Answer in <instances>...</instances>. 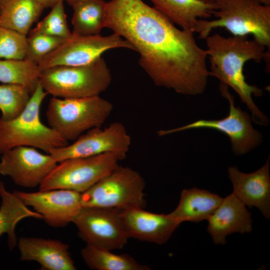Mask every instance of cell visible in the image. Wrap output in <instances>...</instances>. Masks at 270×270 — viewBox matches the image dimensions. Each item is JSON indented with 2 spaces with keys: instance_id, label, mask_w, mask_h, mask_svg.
I'll return each mask as SVG.
<instances>
[{
  "instance_id": "cell-16",
  "label": "cell",
  "mask_w": 270,
  "mask_h": 270,
  "mask_svg": "<svg viewBox=\"0 0 270 270\" xmlns=\"http://www.w3.org/2000/svg\"><path fill=\"white\" fill-rule=\"evenodd\" d=\"M269 158L256 171L244 173L236 166L228 168L232 194L246 206L257 208L263 216L270 218V176Z\"/></svg>"
},
{
  "instance_id": "cell-3",
  "label": "cell",
  "mask_w": 270,
  "mask_h": 270,
  "mask_svg": "<svg viewBox=\"0 0 270 270\" xmlns=\"http://www.w3.org/2000/svg\"><path fill=\"white\" fill-rule=\"evenodd\" d=\"M212 14L216 19H199L194 32L205 39L212 30L224 28L233 36L251 34L254 40L270 49V6L256 0H218Z\"/></svg>"
},
{
  "instance_id": "cell-21",
  "label": "cell",
  "mask_w": 270,
  "mask_h": 270,
  "mask_svg": "<svg viewBox=\"0 0 270 270\" xmlns=\"http://www.w3.org/2000/svg\"><path fill=\"white\" fill-rule=\"evenodd\" d=\"M0 237L3 234H7L8 246L12 250L17 245L15 232L16 224L25 218L42 219V216L28 208L14 192L7 190L4 183L0 180Z\"/></svg>"
},
{
  "instance_id": "cell-33",
  "label": "cell",
  "mask_w": 270,
  "mask_h": 270,
  "mask_svg": "<svg viewBox=\"0 0 270 270\" xmlns=\"http://www.w3.org/2000/svg\"><path fill=\"white\" fill-rule=\"evenodd\" d=\"M200 0L207 4L216 5V4L218 0Z\"/></svg>"
},
{
  "instance_id": "cell-34",
  "label": "cell",
  "mask_w": 270,
  "mask_h": 270,
  "mask_svg": "<svg viewBox=\"0 0 270 270\" xmlns=\"http://www.w3.org/2000/svg\"><path fill=\"white\" fill-rule=\"evenodd\" d=\"M4 0H0V7H1V5H2V2Z\"/></svg>"
},
{
  "instance_id": "cell-14",
  "label": "cell",
  "mask_w": 270,
  "mask_h": 270,
  "mask_svg": "<svg viewBox=\"0 0 270 270\" xmlns=\"http://www.w3.org/2000/svg\"><path fill=\"white\" fill-rule=\"evenodd\" d=\"M13 192L26 206L40 214L47 224L53 228H64L72 223L83 207L82 194L71 190Z\"/></svg>"
},
{
  "instance_id": "cell-5",
  "label": "cell",
  "mask_w": 270,
  "mask_h": 270,
  "mask_svg": "<svg viewBox=\"0 0 270 270\" xmlns=\"http://www.w3.org/2000/svg\"><path fill=\"white\" fill-rule=\"evenodd\" d=\"M110 70L101 56L80 66H60L42 71L40 82L48 94L60 98L90 97L104 92L112 82Z\"/></svg>"
},
{
  "instance_id": "cell-20",
  "label": "cell",
  "mask_w": 270,
  "mask_h": 270,
  "mask_svg": "<svg viewBox=\"0 0 270 270\" xmlns=\"http://www.w3.org/2000/svg\"><path fill=\"white\" fill-rule=\"evenodd\" d=\"M154 7L182 29L194 32L199 19L210 18L215 4L200 0H150Z\"/></svg>"
},
{
  "instance_id": "cell-18",
  "label": "cell",
  "mask_w": 270,
  "mask_h": 270,
  "mask_svg": "<svg viewBox=\"0 0 270 270\" xmlns=\"http://www.w3.org/2000/svg\"><path fill=\"white\" fill-rule=\"evenodd\" d=\"M208 232L216 244H224L226 236L250 232L252 229L250 212L232 193L222 202L207 220Z\"/></svg>"
},
{
  "instance_id": "cell-30",
  "label": "cell",
  "mask_w": 270,
  "mask_h": 270,
  "mask_svg": "<svg viewBox=\"0 0 270 270\" xmlns=\"http://www.w3.org/2000/svg\"><path fill=\"white\" fill-rule=\"evenodd\" d=\"M40 2L44 8H52L55 4L60 0H36Z\"/></svg>"
},
{
  "instance_id": "cell-6",
  "label": "cell",
  "mask_w": 270,
  "mask_h": 270,
  "mask_svg": "<svg viewBox=\"0 0 270 270\" xmlns=\"http://www.w3.org/2000/svg\"><path fill=\"white\" fill-rule=\"evenodd\" d=\"M113 104L100 96L80 98H52L46 115L49 126L66 140H76L85 132L102 127Z\"/></svg>"
},
{
  "instance_id": "cell-10",
  "label": "cell",
  "mask_w": 270,
  "mask_h": 270,
  "mask_svg": "<svg viewBox=\"0 0 270 270\" xmlns=\"http://www.w3.org/2000/svg\"><path fill=\"white\" fill-rule=\"evenodd\" d=\"M120 210L83 206L74 223L87 244L110 250L122 248L130 238Z\"/></svg>"
},
{
  "instance_id": "cell-29",
  "label": "cell",
  "mask_w": 270,
  "mask_h": 270,
  "mask_svg": "<svg viewBox=\"0 0 270 270\" xmlns=\"http://www.w3.org/2000/svg\"><path fill=\"white\" fill-rule=\"evenodd\" d=\"M26 36L0 26V58L24 60Z\"/></svg>"
},
{
  "instance_id": "cell-1",
  "label": "cell",
  "mask_w": 270,
  "mask_h": 270,
  "mask_svg": "<svg viewBox=\"0 0 270 270\" xmlns=\"http://www.w3.org/2000/svg\"><path fill=\"white\" fill-rule=\"evenodd\" d=\"M105 27L127 40L154 83L178 94H202L209 76L206 50L194 32L180 29L142 0L106 2Z\"/></svg>"
},
{
  "instance_id": "cell-11",
  "label": "cell",
  "mask_w": 270,
  "mask_h": 270,
  "mask_svg": "<svg viewBox=\"0 0 270 270\" xmlns=\"http://www.w3.org/2000/svg\"><path fill=\"white\" fill-rule=\"evenodd\" d=\"M116 48L134 50L127 40L114 33L108 36L72 34L71 37L46 55L38 65L42 71L56 66L84 65L101 56L105 52Z\"/></svg>"
},
{
  "instance_id": "cell-15",
  "label": "cell",
  "mask_w": 270,
  "mask_h": 270,
  "mask_svg": "<svg viewBox=\"0 0 270 270\" xmlns=\"http://www.w3.org/2000/svg\"><path fill=\"white\" fill-rule=\"evenodd\" d=\"M120 216L129 238L153 242L166 243L180 224L169 214H158L143 208L120 210Z\"/></svg>"
},
{
  "instance_id": "cell-12",
  "label": "cell",
  "mask_w": 270,
  "mask_h": 270,
  "mask_svg": "<svg viewBox=\"0 0 270 270\" xmlns=\"http://www.w3.org/2000/svg\"><path fill=\"white\" fill-rule=\"evenodd\" d=\"M70 144L52 149L48 152L60 162L76 158H86L107 152L127 155L131 138L125 126L119 122L104 128H96L80 136Z\"/></svg>"
},
{
  "instance_id": "cell-13",
  "label": "cell",
  "mask_w": 270,
  "mask_h": 270,
  "mask_svg": "<svg viewBox=\"0 0 270 270\" xmlns=\"http://www.w3.org/2000/svg\"><path fill=\"white\" fill-rule=\"evenodd\" d=\"M1 154L0 174L26 188L40 186L58 164L50 154L30 146H16Z\"/></svg>"
},
{
  "instance_id": "cell-32",
  "label": "cell",
  "mask_w": 270,
  "mask_h": 270,
  "mask_svg": "<svg viewBox=\"0 0 270 270\" xmlns=\"http://www.w3.org/2000/svg\"><path fill=\"white\" fill-rule=\"evenodd\" d=\"M260 4L270 6V0H256Z\"/></svg>"
},
{
  "instance_id": "cell-19",
  "label": "cell",
  "mask_w": 270,
  "mask_h": 270,
  "mask_svg": "<svg viewBox=\"0 0 270 270\" xmlns=\"http://www.w3.org/2000/svg\"><path fill=\"white\" fill-rule=\"evenodd\" d=\"M220 196L206 190H183L176 208L168 214L180 224L184 222L207 220L222 200Z\"/></svg>"
},
{
  "instance_id": "cell-2",
  "label": "cell",
  "mask_w": 270,
  "mask_h": 270,
  "mask_svg": "<svg viewBox=\"0 0 270 270\" xmlns=\"http://www.w3.org/2000/svg\"><path fill=\"white\" fill-rule=\"evenodd\" d=\"M208 58L210 62L209 76L219 80L237 93L252 114V120L256 124L266 126L268 118L258 108L252 96H261L263 92L246 81L244 68L246 62L253 60L260 62L268 59L270 52L266 47L247 36L225 37L216 33L206 38Z\"/></svg>"
},
{
  "instance_id": "cell-9",
  "label": "cell",
  "mask_w": 270,
  "mask_h": 270,
  "mask_svg": "<svg viewBox=\"0 0 270 270\" xmlns=\"http://www.w3.org/2000/svg\"><path fill=\"white\" fill-rule=\"evenodd\" d=\"M222 96L230 103L228 114L220 120H200L176 128L161 130L157 132L158 136L196 128H212L220 132L230 138L232 148L236 155L244 154L258 146L262 140L260 132L254 129L252 118L247 112L234 105V96L228 90V86L220 82Z\"/></svg>"
},
{
  "instance_id": "cell-4",
  "label": "cell",
  "mask_w": 270,
  "mask_h": 270,
  "mask_svg": "<svg viewBox=\"0 0 270 270\" xmlns=\"http://www.w3.org/2000/svg\"><path fill=\"white\" fill-rule=\"evenodd\" d=\"M48 94L40 81L24 110L10 120L0 118V154L19 146H30L48 153L68 144V141L40 120V106Z\"/></svg>"
},
{
  "instance_id": "cell-22",
  "label": "cell",
  "mask_w": 270,
  "mask_h": 270,
  "mask_svg": "<svg viewBox=\"0 0 270 270\" xmlns=\"http://www.w3.org/2000/svg\"><path fill=\"white\" fill-rule=\"evenodd\" d=\"M44 8L36 0H4L0 26L26 36Z\"/></svg>"
},
{
  "instance_id": "cell-23",
  "label": "cell",
  "mask_w": 270,
  "mask_h": 270,
  "mask_svg": "<svg viewBox=\"0 0 270 270\" xmlns=\"http://www.w3.org/2000/svg\"><path fill=\"white\" fill-rule=\"evenodd\" d=\"M106 2L104 0H94L72 5V34L78 36L100 34L105 27Z\"/></svg>"
},
{
  "instance_id": "cell-8",
  "label": "cell",
  "mask_w": 270,
  "mask_h": 270,
  "mask_svg": "<svg viewBox=\"0 0 270 270\" xmlns=\"http://www.w3.org/2000/svg\"><path fill=\"white\" fill-rule=\"evenodd\" d=\"M126 154L107 152L58 162L39 186L40 190L66 189L83 193L107 175Z\"/></svg>"
},
{
  "instance_id": "cell-31",
  "label": "cell",
  "mask_w": 270,
  "mask_h": 270,
  "mask_svg": "<svg viewBox=\"0 0 270 270\" xmlns=\"http://www.w3.org/2000/svg\"><path fill=\"white\" fill-rule=\"evenodd\" d=\"M66 1L70 6H72L75 4L90 2V1H94V0H64Z\"/></svg>"
},
{
  "instance_id": "cell-28",
  "label": "cell",
  "mask_w": 270,
  "mask_h": 270,
  "mask_svg": "<svg viewBox=\"0 0 270 270\" xmlns=\"http://www.w3.org/2000/svg\"><path fill=\"white\" fill-rule=\"evenodd\" d=\"M44 34L68 38L72 36L66 20L64 0H60L52 7L48 14L34 28Z\"/></svg>"
},
{
  "instance_id": "cell-25",
  "label": "cell",
  "mask_w": 270,
  "mask_h": 270,
  "mask_svg": "<svg viewBox=\"0 0 270 270\" xmlns=\"http://www.w3.org/2000/svg\"><path fill=\"white\" fill-rule=\"evenodd\" d=\"M41 72L38 64L27 60L0 58V82L24 86L32 94L39 82Z\"/></svg>"
},
{
  "instance_id": "cell-7",
  "label": "cell",
  "mask_w": 270,
  "mask_h": 270,
  "mask_svg": "<svg viewBox=\"0 0 270 270\" xmlns=\"http://www.w3.org/2000/svg\"><path fill=\"white\" fill-rule=\"evenodd\" d=\"M145 182L137 171L119 164L82 194V206L124 210L144 208Z\"/></svg>"
},
{
  "instance_id": "cell-17",
  "label": "cell",
  "mask_w": 270,
  "mask_h": 270,
  "mask_svg": "<svg viewBox=\"0 0 270 270\" xmlns=\"http://www.w3.org/2000/svg\"><path fill=\"white\" fill-rule=\"evenodd\" d=\"M22 261H35L42 270H76L69 246L59 240L20 238L17 245Z\"/></svg>"
},
{
  "instance_id": "cell-26",
  "label": "cell",
  "mask_w": 270,
  "mask_h": 270,
  "mask_svg": "<svg viewBox=\"0 0 270 270\" xmlns=\"http://www.w3.org/2000/svg\"><path fill=\"white\" fill-rule=\"evenodd\" d=\"M31 95L30 90L24 86L0 84V118L10 120L18 116L26 107Z\"/></svg>"
},
{
  "instance_id": "cell-27",
  "label": "cell",
  "mask_w": 270,
  "mask_h": 270,
  "mask_svg": "<svg viewBox=\"0 0 270 270\" xmlns=\"http://www.w3.org/2000/svg\"><path fill=\"white\" fill-rule=\"evenodd\" d=\"M67 39L41 34L34 28L30 30L26 36V50L24 60L38 64Z\"/></svg>"
},
{
  "instance_id": "cell-24",
  "label": "cell",
  "mask_w": 270,
  "mask_h": 270,
  "mask_svg": "<svg viewBox=\"0 0 270 270\" xmlns=\"http://www.w3.org/2000/svg\"><path fill=\"white\" fill-rule=\"evenodd\" d=\"M111 250L90 244L82 249L83 260L94 270H148L149 267L138 263L127 254H116Z\"/></svg>"
}]
</instances>
